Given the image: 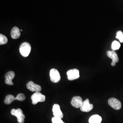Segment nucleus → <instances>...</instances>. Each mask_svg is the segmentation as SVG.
Segmentation results:
<instances>
[{
	"label": "nucleus",
	"mask_w": 123,
	"mask_h": 123,
	"mask_svg": "<svg viewBox=\"0 0 123 123\" xmlns=\"http://www.w3.org/2000/svg\"><path fill=\"white\" fill-rule=\"evenodd\" d=\"M93 106L92 104H90L88 99H87L83 101L82 105L80 107V110L84 112H88L92 110Z\"/></svg>",
	"instance_id": "obj_7"
},
{
	"label": "nucleus",
	"mask_w": 123,
	"mask_h": 123,
	"mask_svg": "<svg viewBox=\"0 0 123 123\" xmlns=\"http://www.w3.org/2000/svg\"><path fill=\"white\" fill-rule=\"evenodd\" d=\"M15 73L13 71H9L7 72L5 76V83L9 85H12L13 83L12 82V79L15 77Z\"/></svg>",
	"instance_id": "obj_11"
},
{
	"label": "nucleus",
	"mask_w": 123,
	"mask_h": 123,
	"mask_svg": "<svg viewBox=\"0 0 123 123\" xmlns=\"http://www.w3.org/2000/svg\"><path fill=\"white\" fill-rule=\"evenodd\" d=\"M19 51L23 57H28L31 52V46L30 44L26 42L22 43L20 47Z\"/></svg>",
	"instance_id": "obj_1"
},
{
	"label": "nucleus",
	"mask_w": 123,
	"mask_h": 123,
	"mask_svg": "<svg viewBox=\"0 0 123 123\" xmlns=\"http://www.w3.org/2000/svg\"><path fill=\"white\" fill-rule=\"evenodd\" d=\"M120 47V44L117 41H114L111 45V48L113 51L118 50Z\"/></svg>",
	"instance_id": "obj_16"
},
{
	"label": "nucleus",
	"mask_w": 123,
	"mask_h": 123,
	"mask_svg": "<svg viewBox=\"0 0 123 123\" xmlns=\"http://www.w3.org/2000/svg\"><path fill=\"white\" fill-rule=\"evenodd\" d=\"M17 100V98L14 97L12 95L9 94L7 95L5 99L4 103L6 105L11 104L13 101Z\"/></svg>",
	"instance_id": "obj_15"
},
{
	"label": "nucleus",
	"mask_w": 123,
	"mask_h": 123,
	"mask_svg": "<svg viewBox=\"0 0 123 123\" xmlns=\"http://www.w3.org/2000/svg\"><path fill=\"white\" fill-rule=\"evenodd\" d=\"M108 104L115 110H119L121 108V103L120 101L115 98H110L108 100Z\"/></svg>",
	"instance_id": "obj_6"
},
{
	"label": "nucleus",
	"mask_w": 123,
	"mask_h": 123,
	"mask_svg": "<svg viewBox=\"0 0 123 123\" xmlns=\"http://www.w3.org/2000/svg\"><path fill=\"white\" fill-rule=\"evenodd\" d=\"M11 114L13 116H15L17 117L18 122L19 123H24V119L25 116L23 114L22 110L20 109H12L11 110Z\"/></svg>",
	"instance_id": "obj_2"
},
{
	"label": "nucleus",
	"mask_w": 123,
	"mask_h": 123,
	"mask_svg": "<svg viewBox=\"0 0 123 123\" xmlns=\"http://www.w3.org/2000/svg\"><path fill=\"white\" fill-rule=\"evenodd\" d=\"M53 115L55 117L62 119L63 117V115L60 110V106L58 104H55L53 106Z\"/></svg>",
	"instance_id": "obj_10"
},
{
	"label": "nucleus",
	"mask_w": 123,
	"mask_h": 123,
	"mask_svg": "<svg viewBox=\"0 0 123 123\" xmlns=\"http://www.w3.org/2000/svg\"><path fill=\"white\" fill-rule=\"evenodd\" d=\"M116 37L119 40L120 43H123V33L121 31H119L117 32Z\"/></svg>",
	"instance_id": "obj_18"
},
{
	"label": "nucleus",
	"mask_w": 123,
	"mask_h": 123,
	"mask_svg": "<svg viewBox=\"0 0 123 123\" xmlns=\"http://www.w3.org/2000/svg\"><path fill=\"white\" fill-rule=\"evenodd\" d=\"M8 39L5 36L0 34V44L3 45L6 44L7 43Z\"/></svg>",
	"instance_id": "obj_17"
},
{
	"label": "nucleus",
	"mask_w": 123,
	"mask_h": 123,
	"mask_svg": "<svg viewBox=\"0 0 123 123\" xmlns=\"http://www.w3.org/2000/svg\"><path fill=\"white\" fill-rule=\"evenodd\" d=\"M11 35L12 38L14 39H18L21 35L20 29L17 26L14 27L11 32Z\"/></svg>",
	"instance_id": "obj_13"
},
{
	"label": "nucleus",
	"mask_w": 123,
	"mask_h": 123,
	"mask_svg": "<svg viewBox=\"0 0 123 123\" xmlns=\"http://www.w3.org/2000/svg\"><path fill=\"white\" fill-rule=\"evenodd\" d=\"M16 98H17V100L20 101H24L26 98L25 95L23 93H19L17 96Z\"/></svg>",
	"instance_id": "obj_19"
},
{
	"label": "nucleus",
	"mask_w": 123,
	"mask_h": 123,
	"mask_svg": "<svg viewBox=\"0 0 123 123\" xmlns=\"http://www.w3.org/2000/svg\"><path fill=\"white\" fill-rule=\"evenodd\" d=\"M102 118L97 114L93 115L89 119V123H101Z\"/></svg>",
	"instance_id": "obj_14"
},
{
	"label": "nucleus",
	"mask_w": 123,
	"mask_h": 123,
	"mask_svg": "<svg viewBox=\"0 0 123 123\" xmlns=\"http://www.w3.org/2000/svg\"><path fill=\"white\" fill-rule=\"evenodd\" d=\"M107 55L108 57L112 59V62L111 63L112 66H115L116 65V63L119 61V57L117 53L114 52V51H108L107 52Z\"/></svg>",
	"instance_id": "obj_9"
},
{
	"label": "nucleus",
	"mask_w": 123,
	"mask_h": 123,
	"mask_svg": "<svg viewBox=\"0 0 123 123\" xmlns=\"http://www.w3.org/2000/svg\"><path fill=\"white\" fill-rule=\"evenodd\" d=\"M32 104L36 105L38 102H43L45 101L46 97L40 92H35L31 96Z\"/></svg>",
	"instance_id": "obj_3"
},
{
	"label": "nucleus",
	"mask_w": 123,
	"mask_h": 123,
	"mask_svg": "<svg viewBox=\"0 0 123 123\" xmlns=\"http://www.w3.org/2000/svg\"><path fill=\"white\" fill-rule=\"evenodd\" d=\"M83 102V101L81 97L80 96H75L73 98L71 102V104L74 107L79 108H80Z\"/></svg>",
	"instance_id": "obj_12"
},
{
	"label": "nucleus",
	"mask_w": 123,
	"mask_h": 123,
	"mask_svg": "<svg viewBox=\"0 0 123 123\" xmlns=\"http://www.w3.org/2000/svg\"><path fill=\"white\" fill-rule=\"evenodd\" d=\"M67 74L68 79L69 80H74L79 78V71L77 69H73L69 70L67 72Z\"/></svg>",
	"instance_id": "obj_5"
},
{
	"label": "nucleus",
	"mask_w": 123,
	"mask_h": 123,
	"mask_svg": "<svg viewBox=\"0 0 123 123\" xmlns=\"http://www.w3.org/2000/svg\"><path fill=\"white\" fill-rule=\"evenodd\" d=\"M52 123H65L61 119L56 118L55 117L52 118Z\"/></svg>",
	"instance_id": "obj_20"
},
{
	"label": "nucleus",
	"mask_w": 123,
	"mask_h": 123,
	"mask_svg": "<svg viewBox=\"0 0 123 123\" xmlns=\"http://www.w3.org/2000/svg\"><path fill=\"white\" fill-rule=\"evenodd\" d=\"M26 88L31 91L35 92H40L42 90L41 86L35 84L32 81H30L27 84Z\"/></svg>",
	"instance_id": "obj_8"
},
{
	"label": "nucleus",
	"mask_w": 123,
	"mask_h": 123,
	"mask_svg": "<svg viewBox=\"0 0 123 123\" xmlns=\"http://www.w3.org/2000/svg\"><path fill=\"white\" fill-rule=\"evenodd\" d=\"M50 77L51 81L54 83H57L61 79L59 72L55 68L52 69L50 71Z\"/></svg>",
	"instance_id": "obj_4"
}]
</instances>
